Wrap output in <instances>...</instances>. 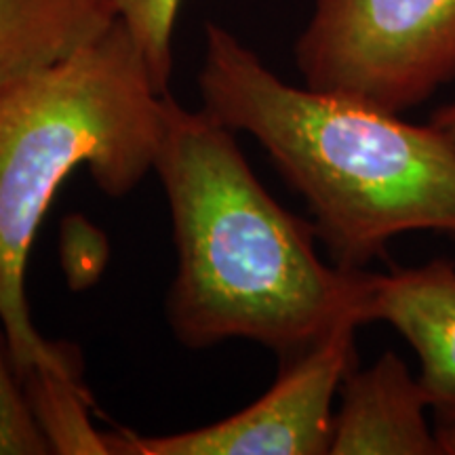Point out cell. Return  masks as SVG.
Returning a JSON list of instances; mask_svg holds the SVG:
<instances>
[{
  "mask_svg": "<svg viewBox=\"0 0 455 455\" xmlns=\"http://www.w3.org/2000/svg\"><path fill=\"white\" fill-rule=\"evenodd\" d=\"M155 173L178 251L167 321L181 346L249 339L287 361L341 323L367 325L369 272L321 259L315 226L261 186L212 112L167 95Z\"/></svg>",
  "mask_w": 455,
  "mask_h": 455,
  "instance_id": "6da1fadb",
  "label": "cell"
},
{
  "mask_svg": "<svg viewBox=\"0 0 455 455\" xmlns=\"http://www.w3.org/2000/svg\"><path fill=\"white\" fill-rule=\"evenodd\" d=\"M198 89L204 110L251 135L304 198L333 264L365 270L409 232L455 241V146L430 123L289 84L213 21Z\"/></svg>",
  "mask_w": 455,
  "mask_h": 455,
  "instance_id": "7a4b0ae2",
  "label": "cell"
},
{
  "mask_svg": "<svg viewBox=\"0 0 455 455\" xmlns=\"http://www.w3.org/2000/svg\"><path fill=\"white\" fill-rule=\"evenodd\" d=\"M167 95L121 21L0 93V331L20 379L81 367L72 346L38 333L26 295L51 201L78 167L106 196L133 192L155 171Z\"/></svg>",
  "mask_w": 455,
  "mask_h": 455,
  "instance_id": "3957f363",
  "label": "cell"
},
{
  "mask_svg": "<svg viewBox=\"0 0 455 455\" xmlns=\"http://www.w3.org/2000/svg\"><path fill=\"white\" fill-rule=\"evenodd\" d=\"M295 66L306 87L405 114L455 83V0H315Z\"/></svg>",
  "mask_w": 455,
  "mask_h": 455,
  "instance_id": "277c9868",
  "label": "cell"
},
{
  "mask_svg": "<svg viewBox=\"0 0 455 455\" xmlns=\"http://www.w3.org/2000/svg\"><path fill=\"white\" fill-rule=\"evenodd\" d=\"M356 323H341L301 355L281 361L275 384L212 426L144 436L108 432L112 455H331L335 398L356 365Z\"/></svg>",
  "mask_w": 455,
  "mask_h": 455,
  "instance_id": "5b68a950",
  "label": "cell"
},
{
  "mask_svg": "<svg viewBox=\"0 0 455 455\" xmlns=\"http://www.w3.org/2000/svg\"><path fill=\"white\" fill-rule=\"evenodd\" d=\"M386 323L418 356L443 455H455V264L369 272L367 323Z\"/></svg>",
  "mask_w": 455,
  "mask_h": 455,
  "instance_id": "8992f818",
  "label": "cell"
},
{
  "mask_svg": "<svg viewBox=\"0 0 455 455\" xmlns=\"http://www.w3.org/2000/svg\"><path fill=\"white\" fill-rule=\"evenodd\" d=\"M331 455H443L424 386L396 352L344 378Z\"/></svg>",
  "mask_w": 455,
  "mask_h": 455,
  "instance_id": "52a82bcc",
  "label": "cell"
},
{
  "mask_svg": "<svg viewBox=\"0 0 455 455\" xmlns=\"http://www.w3.org/2000/svg\"><path fill=\"white\" fill-rule=\"evenodd\" d=\"M108 0H0V93L108 30Z\"/></svg>",
  "mask_w": 455,
  "mask_h": 455,
  "instance_id": "ba28073f",
  "label": "cell"
},
{
  "mask_svg": "<svg viewBox=\"0 0 455 455\" xmlns=\"http://www.w3.org/2000/svg\"><path fill=\"white\" fill-rule=\"evenodd\" d=\"M21 386L51 455H112L108 432H98L91 422L81 367L34 369L21 378Z\"/></svg>",
  "mask_w": 455,
  "mask_h": 455,
  "instance_id": "9c48e42d",
  "label": "cell"
},
{
  "mask_svg": "<svg viewBox=\"0 0 455 455\" xmlns=\"http://www.w3.org/2000/svg\"><path fill=\"white\" fill-rule=\"evenodd\" d=\"M144 57L152 81L169 93L173 70V34L184 0H108Z\"/></svg>",
  "mask_w": 455,
  "mask_h": 455,
  "instance_id": "30bf717a",
  "label": "cell"
},
{
  "mask_svg": "<svg viewBox=\"0 0 455 455\" xmlns=\"http://www.w3.org/2000/svg\"><path fill=\"white\" fill-rule=\"evenodd\" d=\"M0 455H51L0 331Z\"/></svg>",
  "mask_w": 455,
  "mask_h": 455,
  "instance_id": "8fae6325",
  "label": "cell"
},
{
  "mask_svg": "<svg viewBox=\"0 0 455 455\" xmlns=\"http://www.w3.org/2000/svg\"><path fill=\"white\" fill-rule=\"evenodd\" d=\"M430 124L435 129H439L441 133L455 146V101L436 108L430 116Z\"/></svg>",
  "mask_w": 455,
  "mask_h": 455,
  "instance_id": "7c38bea8",
  "label": "cell"
}]
</instances>
